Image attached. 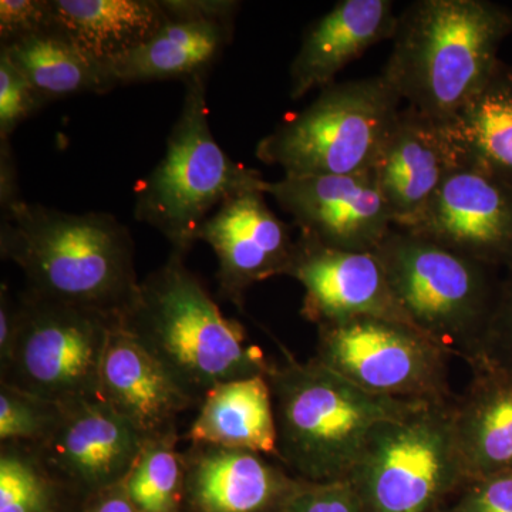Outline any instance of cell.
<instances>
[{
  "label": "cell",
  "mask_w": 512,
  "mask_h": 512,
  "mask_svg": "<svg viewBox=\"0 0 512 512\" xmlns=\"http://www.w3.org/2000/svg\"><path fill=\"white\" fill-rule=\"evenodd\" d=\"M407 231L508 271L512 268V188L478 168L458 165Z\"/></svg>",
  "instance_id": "cell-12"
},
{
  "label": "cell",
  "mask_w": 512,
  "mask_h": 512,
  "mask_svg": "<svg viewBox=\"0 0 512 512\" xmlns=\"http://www.w3.org/2000/svg\"><path fill=\"white\" fill-rule=\"evenodd\" d=\"M512 9L490 0H417L397 19L383 76L406 106L443 123L490 77Z\"/></svg>",
  "instance_id": "cell-3"
},
{
  "label": "cell",
  "mask_w": 512,
  "mask_h": 512,
  "mask_svg": "<svg viewBox=\"0 0 512 512\" xmlns=\"http://www.w3.org/2000/svg\"><path fill=\"white\" fill-rule=\"evenodd\" d=\"M184 454L185 495L198 512H275L302 483L254 451L192 444Z\"/></svg>",
  "instance_id": "cell-18"
},
{
  "label": "cell",
  "mask_w": 512,
  "mask_h": 512,
  "mask_svg": "<svg viewBox=\"0 0 512 512\" xmlns=\"http://www.w3.org/2000/svg\"><path fill=\"white\" fill-rule=\"evenodd\" d=\"M0 255L22 269L26 291L109 318L123 319L140 293L133 237L106 212L16 202L2 212Z\"/></svg>",
  "instance_id": "cell-1"
},
{
  "label": "cell",
  "mask_w": 512,
  "mask_h": 512,
  "mask_svg": "<svg viewBox=\"0 0 512 512\" xmlns=\"http://www.w3.org/2000/svg\"><path fill=\"white\" fill-rule=\"evenodd\" d=\"M19 194L18 168L12 156L9 140L0 141V210L6 211L22 201Z\"/></svg>",
  "instance_id": "cell-35"
},
{
  "label": "cell",
  "mask_w": 512,
  "mask_h": 512,
  "mask_svg": "<svg viewBox=\"0 0 512 512\" xmlns=\"http://www.w3.org/2000/svg\"><path fill=\"white\" fill-rule=\"evenodd\" d=\"M180 434L144 443L136 463L121 481L124 493L140 512H180L185 497L187 466L178 450Z\"/></svg>",
  "instance_id": "cell-26"
},
{
  "label": "cell",
  "mask_w": 512,
  "mask_h": 512,
  "mask_svg": "<svg viewBox=\"0 0 512 512\" xmlns=\"http://www.w3.org/2000/svg\"><path fill=\"white\" fill-rule=\"evenodd\" d=\"M62 406L52 436L32 448L50 476L89 497L120 484L146 441L103 397Z\"/></svg>",
  "instance_id": "cell-13"
},
{
  "label": "cell",
  "mask_w": 512,
  "mask_h": 512,
  "mask_svg": "<svg viewBox=\"0 0 512 512\" xmlns=\"http://www.w3.org/2000/svg\"><path fill=\"white\" fill-rule=\"evenodd\" d=\"M272 365L271 386L278 433L276 460L306 483L348 480L377 424L426 400L376 396L322 365L299 362L284 349Z\"/></svg>",
  "instance_id": "cell-4"
},
{
  "label": "cell",
  "mask_w": 512,
  "mask_h": 512,
  "mask_svg": "<svg viewBox=\"0 0 512 512\" xmlns=\"http://www.w3.org/2000/svg\"><path fill=\"white\" fill-rule=\"evenodd\" d=\"M456 167V154L439 121L410 106L400 110L373 168L394 228L412 227Z\"/></svg>",
  "instance_id": "cell-17"
},
{
  "label": "cell",
  "mask_w": 512,
  "mask_h": 512,
  "mask_svg": "<svg viewBox=\"0 0 512 512\" xmlns=\"http://www.w3.org/2000/svg\"><path fill=\"white\" fill-rule=\"evenodd\" d=\"M375 254L413 328L471 365L497 303L500 269L399 228Z\"/></svg>",
  "instance_id": "cell-5"
},
{
  "label": "cell",
  "mask_w": 512,
  "mask_h": 512,
  "mask_svg": "<svg viewBox=\"0 0 512 512\" xmlns=\"http://www.w3.org/2000/svg\"><path fill=\"white\" fill-rule=\"evenodd\" d=\"M471 370L466 393L454 400V433L466 483L512 470V375Z\"/></svg>",
  "instance_id": "cell-21"
},
{
  "label": "cell",
  "mask_w": 512,
  "mask_h": 512,
  "mask_svg": "<svg viewBox=\"0 0 512 512\" xmlns=\"http://www.w3.org/2000/svg\"><path fill=\"white\" fill-rule=\"evenodd\" d=\"M83 512H140L124 493L121 484L90 495Z\"/></svg>",
  "instance_id": "cell-36"
},
{
  "label": "cell",
  "mask_w": 512,
  "mask_h": 512,
  "mask_svg": "<svg viewBox=\"0 0 512 512\" xmlns=\"http://www.w3.org/2000/svg\"><path fill=\"white\" fill-rule=\"evenodd\" d=\"M439 512H512V470L467 481Z\"/></svg>",
  "instance_id": "cell-32"
},
{
  "label": "cell",
  "mask_w": 512,
  "mask_h": 512,
  "mask_svg": "<svg viewBox=\"0 0 512 512\" xmlns=\"http://www.w3.org/2000/svg\"><path fill=\"white\" fill-rule=\"evenodd\" d=\"M286 276L305 289L301 315L316 328L357 316L413 326L394 298L375 252L329 248L299 232Z\"/></svg>",
  "instance_id": "cell-14"
},
{
  "label": "cell",
  "mask_w": 512,
  "mask_h": 512,
  "mask_svg": "<svg viewBox=\"0 0 512 512\" xmlns=\"http://www.w3.org/2000/svg\"><path fill=\"white\" fill-rule=\"evenodd\" d=\"M46 104L116 89L109 64L97 63L53 29L0 46Z\"/></svg>",
  "instance_id": "cell-25"
},
{
  "label": "cell",
  "mask_w": 512,
  "mask_h": 512,
  "mask_svg": "<svg viewBox=\"0 0 512 512\" xmlns=\"http://www.w3.org/2000/svg\"><path fill=\"white\" fill-rule=\"evenodd\" d=\"M49 8L50 29L103 64L143 46L170 22L157 0H49Z\"/></svg>",
  "instance_id": "cell-20"
},
{
  "label": "cell",
  "mask_w": 512,
  "mask_h": 512,
  "mask_svg": "<svg viewBox=\"0 0 512 512\" xmlns=\"http://www.w3.org/2000/svg\"><path fill=\"white\" fill-rule=\"evenodd\" d=\"M100 394L144 441L178 433L180 417L198 407L120 320L104 350Z\"/></svg>",
  "instance_id": "cell-16"
},
{
  "label": "cell",
  "mask_w": 512,
  "mask_h": 512,
  "mask_svg": "<svg viewBox=\"0 0 512 512\" xmlns=\"http://www.w3.org/2000/svg\"><path fill=\"white\" fill-rule=\"evenodd\" d=\"M59 483L32 448H0V512H53Z\"/></svg>",
  "instance_id": "cell-27"
},
{
  "label": "cell",
  "mask_w": 512,
  "mask_h": 512,
  "mask_svg": "<svg viewBox=\"0 0 512 512\" xmlns=\"http://www.w3.org/2000/svg\"><path fill=\"white\" fill-rule=\"evenodd\" d=\"M62 404L0 384V444L37 448L62 417Z\"/></svg>",
  "instance_id": "cell-28"
},
{
  "label": "cell",
  "mask_w": 512,
  "mask_h": 512,
  "mask_svg": "<svg viewBox=\"0 0 512 512\" xmlns=\"http://www.w3.org/2000/svg\"><path fill=\"white\" fill-rule=\"evenodd\" d=\"M18 332L0 384L59 404L101 397L100 372L111 328L120 319L26 291Z\"/></svg>",
  "instance_id": "cell-9"
},
{
  "label": "cell",
  "mask_w": 512,
  "mask_h": 512,
  "mask_svg": "<svg viewBox=\"0 0 512 512\" xmlns=\"http://www.w3.org/2000/svg\"><path fill=\"white\" fill-rule=\"evenodd\" d=\"M52 26L49 0H2L0 46L45 32Z\"/></svg>",
  "instance_id": "cell-33"
},
{
  "label": "cell",
  "mask_w": 512,
  "mask_h": 512,
  "mask_svg": "<svg viewBox=\"0 0 512 512\" xmlns=\"http://www.w3.org/2000/svg\"><path fill=\"white\" fill-rule=\"evenodd\" d=\"M208 74L185 83L180 116L171 128L163 160L141 181L134 217L150 225L178 254L187 255L218 207L239 192L264 190L254 168L229 158L215 140L207 106Z\"/></svg>",
  "instance_id": "cell-6"
},
{
  "label": "cell",
  "mask_w": 512,
  "mask_h": 512,
  "mask_svg": "<svg viewBox=\"0 0 512 512\" xmlns=\"http://www.w3.org/2000/svg\"><path fill=\"white\" fill-rule=\"evenodd\" d=\"M402 101L383 74L330 84L262 138L255 156L281 167L286 177L372 171Z\"/></svg>",
  "instance_id": "cell-7"
},
{
  "label": "cell",
  "mask_w": 512,
  "mask_h": 512,
  "mask_svg": "<svg viewBox=\"0 0 512 512\" xmlns=\"http://www.w3.org/2000/svg\"><path fill=\"white\" fill-rule=\"evenodd\" d=\"M458 165H470L512 188V66L497 63L490 77L440 123Z\"/></svg>",
  "instance_id": "cell-23"
},
{
  "label": "cell",
  "mask_w": 512,
  "mask_h": 512,
  "mask_svg": "<svg viewBox=\"0 0 512 512\" xmlns=\"http://www.w3.org/2000/svg\"><path fill=\"white\" fill-rule=\"evenodd\" d=\"M264 190L239 192L222 202L198 232L218 261L220 295L244 308L252 285L288 274L295 239L265 201Z\"/></svg>",
  "instance_id": "cell-15"
},
{
  "label": "cell",
  "mask_w": 512,
  "mask_h": 512,
  "mask_svg": "<svg viewBox=\"0 0 512 512\" xmlns=\"http://www.w3.org/2000/svg\"><path fill=\"white\" fill-rule=\"evenodd\" d=\"M45 106L18 67L0 50V141H8L23 121Z\"/></svg>",
  "instance_id": "cell-30"
},
{
  "label": "cell",
  "mask_w": 512,
  "mask_h": 512,
  "mask_svg": "<svg viewBox=\"0 0 512 512\" xmlns=\"http://www.w3.org/2000/svg\"><path fill=\"white\" fill-rule=\"evenodd\" d=\"M275 512H363L349 480L332 483L302 481Z\"/></svg>",
  "instance_id": "cell-31"
},
{
  "label": "cell",
  "mask_w": 512,
  "mask_h": 512,
  "mask_svg": "<svg viewBox=\"0 0 512 512\" xmlns=\"http://www.w3.org/2000/svg\"><path fill=\"white\" fill-rule=\"evenodd\" d=\"M18 332V302L13 301L8 285L0 288V369L9 362Z\"/></svg>",
  "instance_id": "cell-34"
},
{
  "label": "cell",
  "mask_w": 512,
  "mask_h": 512,
  "mask_svg": "<svg viewBox=\"0 0 512 512\" xmlns=\"http://www.w3.org/2000/svg\"><path fill=\"white\" fill-rule=\"evenodd\" d=\"M191 444L254 451L278 457V433L266 375L218 384L205 394L190 429Z\"/></svg>",
  "instance_id": "cell-24"
},
{
  "label": "cell",
  "mask_w": 512,
  "mask_h": 512,
  "mask_svg": "<svg viewBox=\"0 0 512 512\" xmlns=\"http://www.w3.org/2000/svg\"><path fill=\"white\" fill-rule=\"evenodd\" d=\"M397 19L392 0H340L303 33L289 69V96L299 100L336 83V76L370 47L392 40Z\"/></svg>",
  "instance_id": "cell-19"
},
{
  "label": "cell",
  "mask_w": 512,
  "mask_h": 512,
  "mask_svg": "<svg viewBox=\"0 0 512 512\" xmlns=\"http://www.w3.org/2000/svg\"><path fill=\"white\" fill-rule=\"evenodd\" d=\"M264 191L299 232L329 248L375 252L394 228L375 171L266 181Z\"/></svg>",
  "instance_id": "cell-11"
},
{
  "label": "cell",
  "mask_w": 512,
  "mask_h": 512,
  "mask_svg": "<svg viewBox=\"0 0 512 512\" xmlns=\"http://www.w3.org/2000/svg\"><path fill=\"white\" fill-rule=\"evenodd\" d=\"M471 369L501 370L512 375V268L501 279L493 316Z\"/></svg>",
  "instance_id": "cell-29"
},
{
  "label": "cell",
  "mask_w": 512,
  "mask_h": 512,
  "mask_svg": "<svg viewBox=\"0 0 512 512\" xmlns=\"http://www.w3.org/2000/svg\"><path fill=\"white\" fill-rule=\"evenodd\" d=\"M234 35V19L171 20L153 39L109 63L117 87L210 73Z\"/></svg>",
  "instance_id": "cell-22"
},
{
  "label": "cell",
  "mask_w": 512,
  "mask_h": 512,
  "mask_svg": "<svg viewBox=\"0 0 512 512\" xmlns=\"http://www.w3.org/2000/svg\"><path fill=\"white\" fill-rule=\"evenodd\" d=\"M316 360L366 392L400 400H453L446 350L396 320L357 316L318 326Z\"/></svg>",
  "instance_id": "cell-10"
},
{
  "label": "cell",
  "mask_w": 512,
  "mask_h": 512,
  "mask_svg": "<svg viewBox=\"0 0 512 512\" xmlns=\"http://www.w3.org/2000/svg\"><path fill=\"white\" fill-rule=\"evenodd\" d=\"M454 397L377 424L348 480L363 512H439L463 487Z\"/></svg>",
  "instance_id": "cell-8"
},
{
  "label": "cell",
  "mask_w": 512,
  "mask_h": 512,
  "mask_svg": "<svg viewBox=\"0 0 512 512\" xmlns=\"http://www.w3.org/2000/svg\"><path fill=\"white\" fill-rule=\"evenodd\" d=\"M120 322L198 406L218 384L268 375L274 365L238 320L225 318L178 252L141 281Z\"/></svg>",
  "instance_id": "cell-2"
}]
</instances>
